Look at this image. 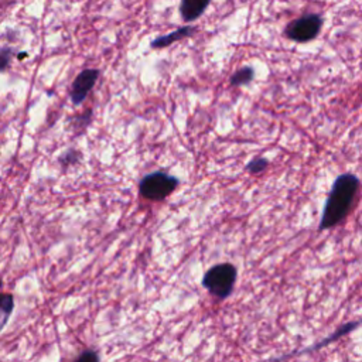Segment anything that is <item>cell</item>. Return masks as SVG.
I'll return each instance as SVG.
<instances>
[{
    "label": "cell",
    "instance_id": "1",
    "mask_svg": "<svg viewBox=\"0 0 362 362\" xmlns=\"http://www.w3.org/2000/svg\"><path fill=\"white\" fill-rule=\"evenodd\" d=\"M358 191L359 180L356 175L345 173L337 177L325 201L318 229L325 230L342 222L352 209Z\"/></svg>",
    "mask_w": 362,
    "mask_h": 362
},
{
    "label": "cell",
    "instance_id": "2",
    "mask_svg": "<svg viewBox=\"0 0 362 362\" xmlns=\"http://www.w3.org/2000/svg\"><path fill=\"white\" fill-rule=\"evenodd\" d=\"M238 270L232 263H218L209 267L204 277L202 286L216 298H226L233 290Z\"/></svg>",
    "mask_w": 362,
    "mask_h": 362
},
{
    "label": "cell",
    "instance_id": "3",
    "mask_svg": "<svg viewBox=\"0 0 362 362\" xmlns=\"http://www.w3.org/2000/svg\"><path fill=\"white\" fill-rule=\"evenodd\" d=\"M180 180L165 171L146 174L139 182V192L148 201H163L178 187Z\"/></svg>",
    "mask_w": 362,
    "mask_h": 362
},
{
    "label": "cell",
    "instance_id": "4",
    "mask_svg": "<svg viewBox=\"0 0 362 362\" xmlns=\"http://www.w3.org/2000/svg\"><path fill=\"white\" fill-rule=\"evenodd\" d=\"M321 27V16L315 13H308L290 21L284 28V35L296 42H307L318 35Z\"/></svg>",
    "mask_w": 362,
    "mask_h": 362
},
{
    "label": "cell",
    "instance_id": "5",
    "mask_svg": "<svg viewBox=\"0 0 362 362\" xmlns=\"http://www.w3.org/2000/svg\"><path fill=\"white\" fill-rule=\"evenodd\" d=\"M99 74L100 71L96 68H86L76 75L69 90V98L74 105H79L86 99L89 92L93 89Z\"/></svg>",
    "mask_w": 362,
    "mask_h": 362
},
{
    "label": "cell",
    "instance_id": "6",
    "mask_svg": "<svg viewBox=\"0 0 362 362\" xmlns=\"http://www.w3.org/2000/svg\"><path fill=\"white\" fill-rule=\"evenodd\" d=\"M195 31H197V28L194 25H182V27L174 30L173 33H168V34L154 38L151 41V48H165L177 41H181L182 38L192 35Z\"/></svg>",
    "mask_w": 362,
    "mask_h": 362
},
{
    "label": "cell",
    "instance_id": "7",
    "mask_svg": "<svg viewBox=\"0 0 362 362\" xmlns=\"http://www.w3.org/2000/svg\"><path fill=\"white\" fill-rule=\"evenodd\" d=\"M208 0H182L180 3V14L185 23L195 21L208 8Z\"/></svg>",
    "mask_w": 362,
    "mask_h": 362
},
{
    "label": "cell",
    "instance_id": "8",
    "mask_svg": "<svg viewBox=\"0 0 362 362\" xmlns=\"http://www.w3.org/2000/svg\"><path fill=\"white\" fill-rule=\"evenodd\" d=\"M255 78V69L250 65H245L242 68H239L238 71H235L229 79L232 86H243L252 82V79Z\"/></svg>",
    "mask_w": 362,
    "mask_h": 362
},
{
    "label": "cell",
    "instance_id": "9",
    "mask_svg": "<svg viewBox=\"0 0 362 362\" xmlns=\"http://www.w3.org/2000/svg\"><path fill=\"white\" fill-rule=\"evenodd\" d=\"M267 165H269V160H267L266 157L259 156V157L252 158V160L245 165V170H246L247 173H250V174H260V173H263V171L267 168Z\"/></svg>",
    "mask_w": 362,
    "mask_h": 362
},
{
    "label": "cell",
    "instance_id": "10",
    "mask_svg": "<svg viewBox=\"0 0 362 362\" xmlns=\"http://www.w3.org/2000/svg\"><path fill=\"white\" fill-rule=\"evenodd\" d=\"M79 157H81V153H78L75 148H69V150H66V151L58 158V161H59V164H61L62 167H69V165L78 163Z\"/></svg>",
    "mask_w": 362,
    "mask_h": 362
},
{
    "label": "cell",
    "instance_id": "11",
    "mask_svg": "<svg viewBox=\"0 0 362 362\" xmlns=\"http://www.w3.org/2000/svg\"><path fill=\"white\" fill-rule=\"evenodd\" d=\"M13 307H14V297H13V294L4 293L1 296V310H3V314H4V321L3 322H6L7 317L13 311Z\"/></svg>",
    "mask_w": 362,
    "mask_h": 362
},
{
    "label": "cell",
    "instance_id": "12",
    "mask_svg": "<svg viewBox=\"0 0 362 362\" xmlns=\"http://www.w3.org/2000/svg\"><path fill=\"white\" fill-rule=\"evenodd\" d=\"M75 362H99V359H98V355H96L95 351L88 349V351L82 352V354L76 358Z\"/></svg>",
    "mask_w": 362,
    "mask_h": 362
},
{
    "label": "cell",
    "instance_id": "13",
    "mask_svg": "<svg viewBox=\"0 0 362 362\" xmlns=\"http://www.w3.org/2000/svg\"><path fill=\"white\" fill-rule=\"evenodd\" d=\"M1 64H0V68H1V71H4L6 69V66H7V64H8V59H10V49L7 48V47H3L1 48Z\"/></svg>",
    "mask_w": 362,
    "mask_h": 362
}]
</instances>
